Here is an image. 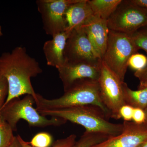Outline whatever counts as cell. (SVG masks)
I'll return each mask as SVG.
<instances>
[{
    "label": "cell",
    "mask_w": 147,
    "mask_h": 147,
    "mask_svg": "<svg viewBox=\"0 0 147 147\" xmlns=\"http://www.w3.org/2000/svg\"><path fill=\"white\" fill-rule=\"evenodd\" d=\"M42 71L39 63L28 55L25 47L18 46L11 52L2 54L0 56V74L7 81L9 89L4 105L23 95H31L34 97L36 93L31 79Z\"/></svg>",
    "instance_id": "obj_1"
},
{
    "label": "cell",
    "mask_w": 147,
    "mask_h": 147,
    "mask_svg": "<svg viewBox=\"0 0 147 147\" xmlns=\"http://www.w3.org/2000/svg\"><path fill=\"white\" fill-rule=\"evenodd\" d=\"M34 98L37 111L93 105L100 108L107 118H111L110 112L101 100L99 84L96 80L84 79L76 81L58 98L47 99L38 93Z\"/></svg>",
    "instance_id": "obj_2"
},
{
    "label": "cell",
    "mask_w": 147,
    "mask_h": 147,
    "mask_svg": "<svg viewBox=\"0 0 147 147\" xmlns=\"http://www.w3.org/2000/svg\"><path fill=\"white\" fill-rule=\"evenodd\" d=\"M38 111L41 115L62 119L82 125L86 131L101 133L110 137L117 136L123 129V124L110 122L103 111L93 105Z\"/></svg>",
    "instance_id": "obj_3"
},
{
    "label": "cell",
    "mask_w": 147,
    "mask_h": 147,
    "mask_svg": "<svg viewBox=\"0 0 147 147\" xmlns=\"http://www.w3.org/2000/svg\"><path fill=\"white\" fill-rule=\"evenodd\" d=\"M34 98L27 94L22 98H14L4 105L0 111V116L10 125L13 131L17 130V125L20 120L26 121L30 126L38 127L59 126L67 121L59 118L48 119L41 115L34 108Z\"/></svg>",
    "instance_id": "obj_4"
},
{
    "label": "cell",
    "mask_w": 147,
    "mask_h": 147,
    "mask_svg": "<svg viewBox=\"0 0 147 147\" xmlns=\"http://www.w3.org/2000/svg\"><path fill=\"white\" fill-rule=\"evenodd\" d=\"M139 50L130 36L110 30L101 61L121 82H124L129 60Z\"/></svg>",
    "instance_id": "obj_5"
},
{
    "label": "cell",
    "mask_w": 147,
    "mask_h": 147,
    "mask_svg": "<svg viewBox=\"0 0 147 147\" xmlns=\"http://www.w3.org/2000/svg\"><path fill=\"white\" fill-rule=\"evenodd\" d=\"M110 30L131 35L147 26V10L134 5L129 0L121 2L107 20Z\"/></svg>",
    "instance_id": "obj_6"
},
{
    "label": "cell",
    "mask_w": 147,
    "mask_h": 147,
    "mask_svg": "<svg viewBox=\"0 0 147 147\" xmlns=\"http://www.w3.org/2000/svg\"><path fill=\"white\" fill-rule=\"evenodd\" d=\"M64 63L99 65L101 58L82 28L70 32L64 51Z\"/></svg>",
    "instance_id": "obj_7"
},
{
    "label": "cell",
    "mask_w": 147,
    "mask_h": 147,
    "mask_svg": "<svg viewBox=\"0 0 147 147\" xmlns=\"http://www.w3.org/2000/svg\"><path fill=\"white\" fill-rule=\"evenodd\" d=\"M102 103L110 114L111 118H121L119 110L125 105L123 99V84L102 62L100 76L98 80Z\"/></svg>",
    "instance_id": "obj_8"
},
{
    "label": "cell",
    "mask_w": 147,
    "mask_h": 147,
    "mask_svg": "<svg viewBox=\"0 0 147 147\" xmlns=\"http://www.w3.org/2000/svg\"><path fill=\"white\" fill-rule=\"evenodd\" d=\"M78 0H37L36 4L41 15L45 33L53 37L65 31V13L67 8Z\"/></svg>",
    "instance_id": "obj_9"
},
{
    "label": "cell",
    "mask_w": 147,
    "mask_h": 147,
    "mask_svg": "<svg viewBox=\"0 0 147 147\" xmlns=\"http://www.w3.org/2000/svg\"><path fill=\"white\" fill-rule=\"evenodd\" d=\"M123 129L117 136L110 137L92 147H138L147 140V123L124 121Z\"/></svg>",
    "instance_id": "obj_10"
},
{
    "label": "cell",
    "mask_w": 147,
    "mask_h": 147,
    "mask_svg": "<svg viewBox=\"0 0 147 147\" xmlns=\"http://www.w3.org/2000/svg\"><path fill=\"white\" fill-rule=\"evenodd\" d=\"M101 65L102 63L99 65L65 63L57 69L64 91L78 80L90 79L98 81L100 76Z\"/></svg>",
    "instance_id": "obj_11"
},
{
    "label": "cell",
    "mask_w": 147,
    "mask_h": 147,
    "mask_svg": "<svg viewBox=\"0 0 147 147\" xmlns=\"http://www.w3.org/2000/svg\"><path fill=\"white\" fill-rule=\"evenodd\" d=\"M82 28L101 59L106 49L110 30L107 20L94 14Z\"/></svg>",
    "instance_id": "obj_12"
},
{
    "label": "cell",
    "mask_w": 147,
    "mask_h": 147,
    "mask_svg": "<svg viewBox=\"0 0 147 147\" xmlns=\"http://www.w3.org/2000/svg\"><path fill=\"white\" fill-rule=\"evenodd\" d=\"M70 33L66 30L45 41L43 51L47 65L57 69L64 64V51Z\"/></svg>",
    "instance_id": "obj_13"
},
{
    "label": "cell",
    "mask_w": 147,
    "mask_h": 147,
    "mask_svg": "<svg viewBox=\"0 0 147 147\" xmlns=\"http://www.w3.org/2000/svg\"><path fill=\"white\" fill-rule=\"evenodd\" d=\"M94 15L88 0H78L69 6L66 11V30L71 32L82 28Z\"/></svg>",
    "instance_id": "obj_14"
},
{
    "label": "cell",
    "mask_w": 147,
    "mask_h": 147,
    "mask_svg": "<svg viewBox=\"0 0 147 147\" xmlns=\"http://www.w3.org/2000/svg\"><path fill=\"white\" fill-rule=\"evenodd\" d=\"M123 95L124 101L126 105L143 110L147 106V88L133 90L124 82Z\"/></svg>",
    "instance_id": "obj_15"
},
{
    "label": "cell",
    "mask_w": 147,
    "mask_h": 147,
    "mask_svg": "<svg viewBox=\"0 0 147 147\" xmlns=\"http://www.w3.org/2000/svg\"><path fill=\"white\" fill-rule=\"evenodd\" d=\"M122 0H88L94 15L107 20Z\"/></svg>",
    "instance_id": "obj_16"
},
{
    "label": "cell",
    "mask_w": 147,
    "mask_h": 147,
    "mask_svg": "<svg viewBox=\"0 0 147 147\" xmlns=\"http://www.w3.org/2000/svg\"><path fill=\"white\" fill-rule=\"evenodd\" d=\"M105 134L86 131L72 147H92L109 138Z\"/></svg>",
    "instance_id": "obj_17"
},
{
    "label": "cell",
    "mask_w": 147,
    "mask_h": 147,
    "mask_svg": "<svg viewBox=\"0 0 147 147\" xmlns=\"http://www.w3.org/2000/svg\"><path fill=\"white\" fill-rule=\"evenodd\" d=\"M10 125L0 116V147H9L15 136Z\"/></svg>",
    "instance_id": "obj_18"
},
{
    "label": "cell",
    "mask_w": 147,
    "mask_h": 147,
    "mask_svg": "<svg viewBox=\"0 0 147 147\" xmlns=\"http://www.w3.org/2000/svg\"><path fill=\"white\" fill-rule=\"evenodd\" d=\"M18 139L23 147H33L29 142L24 141L20 136L17 135ZM76 135L71 134L63 139H58L55 142L52 147H72L76 142Z\"/></svg>",
    "instance_id": "obj_19"
},
{
    "label": "cell",
    "mask_w": 147,
    "mask_h": 147,
    "mask_svg": "<svg viewBox=\"0 0 147 147\" xmlns=\"http://www.w3.org/2000/svg\"><path fill=\"white\" fill-rule=\"evenodd\" d=\"M53 141V137L49 133L42 132L35 135L29 143L33 147H50Z\"/></svg>",
    "instance_id": "obj_20"
},
{
    "label": "cell",
    "mask_w": 147,
    "mask_h": 147,
    "mask_svg": "<svg viewBox=\"0 0 147 147\" xmlns=\"http://www.w3.org/2000/svg\"><path fill=\"white\" fill-rule=\"evenodd\" d=\"M139 49H142L147 53V26L143 27L130 35Z\"/></svg>",
    "instance_id": "obj_21"
},
{
    "label": "cell",
    "mask_w": 147,
    "mask_h": 147,
    "mask_svg": "<svg viewBox=\"0 0 147 147\" xmlns=\"http://www.w3.org/2000/svg\"><path fill=\"white\" fill-rule=\"evenodd\" d=\"M128 67L136 71H140L147 66V57L145 55L136 53L129 60Z\"/></svg>",
    "instance_id": "obj_22"
},
{
    "label": "cell",
    "mask_w": 147,
    "mask_h": 147,
    "mask_svg": "<svg viewBox=\"0 0 147 147\" xmlns=\"http://www.w3.org/2000/svg\"><path fill=\"white\" fill-rule=\"evenodd\" d=\"M8 85L5 78L0 74V111L5 103L8 94Z\"/></svg>",
    "instance_id": "obj_23"
},
{
    "label": "cell",
    "mask_w": 147,
    "mask_h": 147,
    "mask_svg": "<svg viewBox=\"0 0 147 147\" xmlns=\"http://www.w3.org/2000/svg\"><path fill=\"white\" fill-rule=\"evenodd\" d=\"M134 108L130 105H123L119 110V114L121 118H122L125 121H131L132 120L133 111Z\"/></svg>",
    "instance_id": "obj_24"
},
{
    "label": "cell",
    "mask_w": 147,
    "mask_h": 147,
    "mask_svg": "<svg viewBox=\"0 0 147 147\" xmlns=\"http://www.w3.org/2000/svg\"><path fill=\"white\" fill-rule=\"evenodd\" d=\"M134 75L140 82L139 89L147 88V66L142 70L135 71Z\"/></svg>",
    "instance_id": "obj_25"
},
{
    "label": "cell",
    "mask_w": 147,
    "mask_h": 147,
    "mask_svg": "<svg viewBox=\"0 0 147 147\" xmlns=\"http://www.w3.org/2000/svg\"><path fill=\"white\" fill-rule=\"evenodd\" d=\"M146 116L144 110L140 108H134L132 120L135 123L142 124L146 122Z\"/></svg>",
    "instance_id": "obj_26"
},
{
    "label": "cell",
    "mask_w": 147,
    "mask_h": 147,
    "mask_svg": "<svg viewBox=\"0 0 147 147\" xmlns=\"http://www.w3.org/2000/svg\"><path fill=\"white\" fill-rule=\"evenodd\" d=\"M131 3L147 10V0H129Z\"/></svg>",
    "instance_id": "obj_27"
},
{
    "label": "cell",
    "mask_w": 147,
    "mask_h": 147,
    "mask_svg": "<svg viewBox=\"0 0 147 147\" xmlns=\"http://www.w3.org/2000/svg\"><path fill=\"white\" fill-rule=\"evenodd\" d=\"M9 147H23L21 145L18 137L17 136H15L13 142L11 143Z\"/></svg>",
    "instance_id": "obj_28"
},
{
    "label": "cell",
    "mask_w": 147,
    "mask_h": 147,
    "mask_svg": "<svg viewBox=\"0 0 147 147\" xmlns=\"http://www.w3.org/2000/svg\"><path fill=\"white\" fill-rule=\"evenodd\" d=\"M138 147H147V140L142 143V144L140 145Z\"/></svg>",
    "instance_id": "obj_29"
},
{
    "label": "cell",
    "mask_w": 147,
    "mask_h": 147,
    "mask_svg": "<svg viewBox=\"0 0 147 147\" xmlns=\"http://www.w3.org/2000/svg\"><path fill=\"white\" fill-rule=\"evenodd\" d=\"M144 110L145 113H146V122H146L147 123V106Z\"/></svg>",
    "instance_id": "obj_30"
},
{
    "label": "cell",
    "mask_w": 147,
    "mask_h": 147,
    "mask_svg": "<svg viewBox=\"0 0 147 147\" xmlns=\"http://www.w3.org/2000/svg\"><path fill=\"white\" fill-rule=\"evenodd\" d=\"M3 35V33L2 32V27L0 26V37L2 36Z\"/></svg>",
    "instance_id": "obj_31"
}]
</instances>
